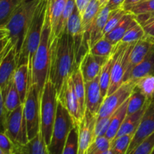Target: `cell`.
<instances>
[{"label": "cell", "instance_id": "1", "mask_svg": "<svg viewBox=\"0 0 154 154\" xmlns=\"http://www.w3.org/2000/svg\"><path fill=\"white\" fill-rule=\"evenodd\" d=\"M77 66L73 38L68 33L66 29L61 35L55 38L51 43V60L48 79L55 86L57 98Z\"/></svg>", "mask_w": 154, "mask_h": 154}, {"label": "cell", "instance_id": "2", "mask_svg": "<svg viewBox=\"0 0 154 154\" xmlns=\"http://www.w3.org/2000/svg\"><path fill=\"white\" fill-rule=\"evenodd\" d=\"M51 26L47 13L40 43L33 57L31 66L32 84L35 85L41 99L45 83L49 78L51 60Z\"/></svg>", "mask_w": 154, "mask_h": 154}, {"label": "cell", "instance_id": "3", "mask_svg": "<svg viewBox=\"0 0 154 154\" xmlns=\"http://www.w3.org/2000/svg\"><path fill=\"white\" fill-rule=\"evenodd\" d=\"M41 0H23L17 7L5 28L8 30L11 43L16 50L17 58L20 57L24 38L29 29L33 14Z\"/></svg>", "mask_w": 154, "mask_h": 154}, {"label": "cell", "instance_id": "4", "mask_svg": "<svg viewBox=\"0 0 154 154\" xmlns=\"http://www.w3.org/2000/svg\"><path fill=\"white\" fill-rule=\"evenodd\" d=\"M48 0H41L39 2L24 38L20 54L18 58L17 66L23 63H29L31 70L32 61L42 38L48 13Z\"/></svg>", "mask_w": 154, "mask_h": 154}, {"label": "cell", "instance_id": "5", "mask_svg": "<svg viewBox=\"0 0 154 154\" xmlns=\"http://www.w3.org/2000/svg\"><path fill=\"white\" fill-rule=\"evenodd\" d=\"M57 93L55 86L48 79L40 99V131L47 147L50 144L57 108Z\"/></svg>", "mask_w": 154, "mask_h": 154}, {"label": "cell", "instance_id": "6", "mask_svg": "<svg viewBox=\"0 0 154 154\" xmlns=\"http://www.w3.org/2000/svg\"><path fill=\"white\" fill-rule=\"evenodd\" d=\"M75 125V120L68 110L58 100L51 140L48 147L49 154H63L68 135Z\"/></svg>", "mask_w": 154, "mask_h": 154}, {"label": "cell", "instance_id": "7", "mask_svg": "<svg viewBox=\"0 0 154 154\" xmlns=\"http://www.w3.org/2000/svg\"><path fill=\"white\" fill-rule=\"evenodd\" d=\"M136 42L125 43L120 42L114 45L112 53L113 65L111 69V84L108 89V95L114 93L123 83V77L126 72L128 57Z\"/></svg>", "mask_w": 154, "mask_h": 154}, {"label": "cell", "instance_id": "8", "mask_svg": "<svg viewBox=\"0 0 154 154\" xmlns=\"http://www.w3.org/2000/svg\"><path fill=\"white\" fill-rule=\"evenodd\" d=\"M23 114L26 124L28 139L40 132V99L35 85L32 84L23 103Z\"/></svg>", "mask_w": 154, "mask_h": 154}, {"label": "cell", "instance_id": "9", "mask_svg": "<svg viewBox=\"0 0 154 154\" xmlns=\"http://www.w3.org/2000/svg\"><path fill=\"white\" fill-rule=\"evenodd\" d=\"M5 133L11 140L14 147H18L28 142L26 124L23 114V104L7 115Z\"/></svg>", "mask_w": 154, "mask_h": 154}, {"label": "cell", "instance_id": "10", "mask_svg": "<svg viewBox=\"0 0 154 154\" xmlns=\"http://www.w3.org/2000/svg\"><path fill=\"white\" fill-rule=\"evenodd\" d=\"M135 87V82L127 81L123 82L117 90L108 95L104 99L99 109L97 118L111 116L132 94Z\"/></svg>", "mask_w": 154, "mask_h": 154}, {"label": "cell", "instance_id": "11", "mask_svg": "<svg viewBox=\"0 0 154 154\" xmlns=\"http://www.w3.org/2000/svg\"><path fill=\"white\" fill-rule=\"evenodd\" d=\"M57 99L66 107V108L75 120V124L78 126L82 120L84 113L81 109L78 96L75 93L71 75L66 81Z\"/></svg>", "mask_w": 154, "mask_h": 154}, {"label": "cell", "instance_id": "12", "mask_svg": "<svg viewBox=\"0 0 154 154\" xmlns=\"http://www.w3.org/2000/svg\"><path fill=\"white\" fill-rule=\"evenodd\" d=\"M97 117L85 110L84 117L78 126L79 150L78 154H87L89 147L94 140V129Z\"/></svg>", "mask_w": 154, "mask_h": 154}, {"label": "cell", "instance_id": "13", "mask_svg": "<svg viewBox=\"0 0 154 154\" xmlns=\"http://www.w3.org/2000/svg\"><path fill=\"white\" fill-rule=\"evenodd\" d=\"M154 132V99L150 102L144 112L141 123L133 135L127 153L131 154L135 147L147 136Z\"/></svg>", "mask_w": 154, "mask_h": 154}, {"label": "cell", "instance_id": "14", "mask_svg": "<svg viewBox=\"0 0 154 154\" xmlns=\"http://www.w3.org/2000/svg\"><path fill=\"white\" fill-rule=\"evenodd\" d=\"M17 68L16 50L11 43L0 63V88L4 91L14 78Z\"/></svg>", "mask_w": 154, "mask_h": 154}, {"label": "cell", "instance_id": "15", "mask_svg": "<svg viewBox=\"0 0 154 154\" xmlns=\"http://www.w3.org/2000/svg\"><path fill=\"white\" fill-rule=\"evenodd\" d=\"M108 59V57L93 55L90 51H87L81 59L79 64L84 82H88L96 78Z\"/></svg>", "mask_w": 154, "mask_h": 154}, {"label": "cell", "instance_id": "16", "mask_svg": "<svg viewBox=\"0 0 154 154\" xmlns=\"http://www.w3.org/2000/svg\"><path fill=\"white\" fill-rule=\"evenodd\" d=\"M103 100L99 85V75L93 80L85 83V110L97 117Z\"/></svg>", "mask_w": 154, "mask_h": 154}, {"label": "cell", "instance_id": "17", "mask_svg": "<svg viewBox=\"0 0 154 154\" xmlns=\"http://www.w3.org/2000/svg\"><path fill=\"white\" fill-rule=\"evenodd\" d=\"M153 45V42L144 37L135 44L128 57L126 72L123 77V82H126L129 80L132 69L142 61Z\"/></svg>", "mask_w": 154, "mask_h": 154}, {"label": "cell", "instance_id": "18", "mask_svg": "<svg viewBox=\"0 0 154 154\" xmlns=\"http://www.w3.org/2000/svg\"><path fill=\"white\" fill-rule=\"evenodd\" d=\"M14 83L20 94L21 102L23 104L32 85L31 70L29 63L17 66L14 75Z\"/></svg>", "mask_w": 154, "mask_h": 154}, {"label": "cell", "instance_id": "19", "mask_svg": "<svg viewBox=\"0 0 154 154\" xmlns=\"http://www.w3.org/2000/svg\"><path fill=\"white\" fill-rule=\"evenodd\" d=\"M111 10L108 5L101 8L99 13L95 17L89 31V46L92 47L96 42L103 37V30L105 29L108 18Z\"/></svg>", "mask_w": 154, "mask_h": 154}, {"label": "cell", "instance_id": "20", "mask_svg": "<svg viewBox=\"0 0 154 154\" xmlns=\"http://www.w3.org/2000/svg\"><path fill=\"white\" fill-rule=\"evenodd\" d=\"M151 101L152 100H147L144 106L141 110L134 113V114L126 116L124 121L123 122L121 126L119 129L116 137L121 136L123 135H135V132L137 131L140 123H141L144 112L146 111Z\"/></svg>", "mask_w": 154, "mask_h": 154}, {"label": "cell", "instance_id": "21", "mask_svg": "<svg viewBox=\"0 0 154 154\" xmlns=\"http://www.w3.org/2000/svg\"><path fill=\"white\" fill-rule=\"evenodd\" d=\"M148 75H154V45L142 61L132 69L128 81L135 82L140 78Z\"/></svg>", "mask_w": 154, "mask_h": 154}, {"label": "cell", "instance_id": "22", "mask_svg": "<svg viewBox=\"0 0 154 154\" xmlns=\"http://www.w3.org/2000/svg\"><path fill=\"white\" fill-rule=\"evenodd\" d=\"M13 154H49V153L40 131L25 144L14 147Z\"/></svg>", "mask_w": 154, "mask_h": 154}, {"label": "cell", "instance_id": "23", "mask_svg": "<svg viewBox=\"0 0 154 154\" xmlns=\"http://www.w3.org/2000/svg\"><path fill=\"white\" fill-rule=\"evenodd\" d=\"M135 20V16L131 12L127 11L120 19L117 25L107 35L103 37L106 38L112 45H115L121 42L123 35L132 26Z\"/></svg>", "mask_w": 154, "mask_h": 154}, {"label": "cell", "instance_id": "24", "mask_svg": "<svg viewBox=\"0 0 154 154\" xmlns=\"http://www.w3.org/2000/svg\"><path fill=\"white\" fill-rule=\"evenodd\" d=\"M101 9L99 0H90L82 14V26L84 29V41L89 46V31L95 17ZM90 48V46H89Z\"/></svg>", "mask_w": 154, "mask_h": 154}, {"label": "cell", "instance_id": "25", "mask_svg": "<svg viewBox=\"0 0 154 154\" xmlns=\"http://www.w3.org/2000/svg\"><path fill=\"white\" fill-rule=\"evenodd\" d=\"M2 94L4 97L5 109L7 115L23 104L19 93L14 83V78L9 83L5 90L2 92Z\"/></svg>", "mask_w": 154, "mask_h": 154}, {"label": "cell", "instance_id": "26", "mask_svg": "<svg viewBox=\"0 0 154 154\" xmlns=\"http://www.w3.org/2000/svg\"><path fill=\"white\" fill-rule=\"evenodd\" d=\"M128 100H129V99L113 114L109 128H108L106 135H105V136L109 138L111 141H112L116 137L119 129L120 128L122 123L124 121L125 118L127 115Z\"/></svg>", "mask_w": 154, "mask_h": 154}, {"label": "cell", "instance_id": "27", "mask_svg": "<svg viewBox=\"0 0 154 154\" xmlns=\"http://www.w3.org/2000/svg\"><path fill=\"white\" fill-rule=\"evenodd\" d=\"M67 0H48V11L49 14L50 21L51 26V42L52 43L53 36L57 28V23L60 16L66 7Z\"/></svg>", "mask_w": 154, "mask_h": 154}, {"label": "cell", "instance_id": "28", "mask_svg": "<svg viewBox=\"0 0 154 154\" xmlns=\"http://www.w3.org/2000/svg\"><path fill=\"white\" fill-rule=\"evenodd\" d=\"M75 93L78 96L83 112H85V82L79 66H77L71 75Z\"/></svg>", "mask_w": 154, "mask_h": 154}, {"label": "cell", "instance_id": "29", "mask_svg": "<svg viewBox=\"0 0 154 154\" xmlns=\"http://www.w3.org/2000/svg\"><path fill=\"white\" fill-rule=\"evenodd\" d=\"M113 65V55L111 54L106 63L102 68L100 74H99V85H100L101 93L103 99L108 96V91L111 84V69Z\"/></svg>", "mask_w": 154, "mask_h": 154}, {"label": "cell", "instance_id": "30", "mask_svg": "<svg viewBox=\"0 0 154 154\" xmlns=\"http://www.w3.org/2000/svg\"><path fill=\"white\" fill-rule=\"evenodd\" d=\"M23 0H0V27H5Z\"/></svg>", "mask_w": 154, "mask_h": 154}, {"label": "cell", "instance_id": "31", "mask_svg": "<svg viewBox=\"0 0 154 154\" xmlns=\"http://www.w3.org/2000/svg\"><path fill=\"white\" fill-rule=\"evenodd\" d=\"M75 5H75V0H67L66 7H65L63 13H62L61 16H60V20L58 21V23H57V28H56L55 32H54L52 42L54 41V39L55 38L60 36L66 31V29H67L68 21H69L71 14L73 12Z\"/></svg>", "mask_w": 154, "mask_h": 154}, {"label": "cell", "instance_id": "32", "mask_svg": "<svg viewBox=\"0 0 154 154\" xmlns=\"http://www.w3.org/2000/svg\"><path fill=\"white\" fill-rule=\"evenodd\" d=\"M149 99L141 92L137 89H134L132 94L129 96L127 105V115L134 114L141 110ZM126 115V116H127Z\"/></svg>", "mask_w": 154, "mask_h": 154}, {"label": "cell", "instance_id": "33", "mask_svg": "<svg viewBox=\"0 0 154 154\" xmlns=\"http://www.w3.org/2000/svg\"><path fill=\"white\" fill-rule=\"evenodd\" d=\"M78 150H79V132H78V126L75 125L71 129L68 135L63 154H78Z\"/></svg>", "mask_w": 154, "mask_h": 154}, {"label": "cell", "instance_id": "34", "mask_svg": "<svg viewBox=\"0 0 154 154\" xmlns=\"http://www.w3.org/2000/svg\"><path fill=\"white\" fill-rule=\"evenodd\" d=\"M114 45H112L106 38L102 37L90 48V52L93 55L99 57H109L112 54Z\"/></svg>", "mask_w": 154, "mask_h": 154}, {"label": "cell", "instance_id": "35", "mask_svg": "<svg viewBox=\"0 0 154 154\" xmlns=\"http://www.w3.org/2000/svg\"><path fill=\"white\" fill-rule=\"evenodd\" d=\"M135 89L143 93L149 100L154 99V75H148L135 81Z\"/></svg>", "mask_w": 154, "mask_h": 154}, {"label": "cell", "instance_id": "36", "mask_svg": "<svg viewBox=\"0 0 154 154\" xmlns=\"http://www.w3.org/2000/svg\"><path fill=\"white\" fill-rule=\"evenodd\" d=\"M132 138V135H123L114 138L111 143V149L114 154L127 153Z\"/></svg>", "mask_w": 154, "mask_h": 154}, {"label": "cell", "instance_id": "37", "mask_svg": "<svg viewBox=\"0 0 154 154\" xmlns=\"http://www.w3.org/2000/svg\"><path fill=\"white\" fill-rule=\"evenodd\" d=\"M144 36V31L142 26L135 19L129 29L126 32L121 42L125 43L136 42Z\"/></svg>", "mask_w": 154, "mask_h": 154}, {"label": "cell", "instance_id": "38", "mask_svg": "<svg viewBox=\"0 0 154 154\" xmlns=\"http://www.w3.org/2000/svg\"><path fill=\"white\" fill-rule=\"evenodd\" d=\"M111 141L105 135L95 138L87 150V154H104L111 148Z\"/></svg>", "mask_w": 154, "mask_h": 154}, {"label": "cell", "instance_id": "39", "mask_svg": "<svg viewBox=\"0 0 154 154\" xmlns=\"http://www.w3.org/2000/svg\"><path fill=\"white\" fill-rule=\"evenodd\" d=\"M126 12L127 11H124L123 8H121L111 11V13H110L109 14V17H108V18L106 24H105V29H104L103 30V36H105V35L109 33L117 25V23H118L119 21L120 20L122 17H123Z\"/></svg>", "mask_w": 154, "mask_h": 154}, {"label": "cell", "instance_id": "40", "mask_svg": "<svg viewBox=\"0 0 154 154\" xmlns=\"http://www.w3.org/2000/svg\"><path fill=\"white\" fill-rule=\"evenodd\" d=\"M154 149V132L146 137L131 154H152Z\"/></svg>", "mask_w": 154, "mask_h": 154}, {"label": "cell", "instance_id": "41", "mask_svg": "<svg viewBox=\"0 0 154 154\" xmlns=\"http://www.w3.org/2000/svg\"><path fill=\"white\" fill-rule=\"evenodd\" d=\"M135 16L154 12V0H144L138 2L129 10Z\"/></svg>", "mask_w": 154, "mask_h": 154}, {"label": "cell", "instance_id": "42", "mask_svg": "<svg viewBox=\"0 0 154 154\" xmlns=\"http://www.w3.org/2000/svg\"><path fill=\"white\" fill-rule=\"evenodd\" d=\"M112 115L109 116V117L96 119L94 129V139L97 137L104 136L106 135V132L109 128L110 123H111Z\"/></svg>", "mask_w": 154, "mask_h": 154}, {"label": "cell", "instance_id": "43", "mask_svg": "<svg viewBox=\"0 0 154 154\" xmlns=\"http://www.w3.org/2000/svg\"><path fill=\"white\" fill-rule=\"evenodd\" d=\"M144 31V38L154 44V17L148 18L141 23Z\"/></svg>", "mask_w": 154, "mask_h": 154}, {"label": "cell", "instance_id": "44", "mask_svg": "<svg viewBox=\"0 0 154 154\" xmlns=\"http://www.w3.org/2000/svg\"><path fill=\"white\" fill-rule=\"evenodd\" d=\"M14 144L5 132H0V148L5 154H13Z\"/></svg>", "mask_w": 154, "mask_h": 154}, {"label": "cell", "instance_id": "45", "mask_svg": "<svg viewBox=\"0 0 154 154\" xmlns=\"http://www.w3.org/2000/svg\"><path fill=\"white\" fill-rule=\"evenodd\" d=\"M7 114L4 105V97L0 88V132H5V122Z\"/></svg>", "mask_w": 154, "mask_h": 154}, {"label": "cell", "instance_id": "46", "mask_svg": "<svg viewBox=\"0 0 154 154\" xmlns=\"http://www.w3.org/2000/svg\"><path fill=\"white\" fill-rule=\"evenodd\" d=\"M75 5H76L77 8H78V10L79 11L81 16H82L84 11H85L86 8L87 7L88 4L90 3V0H75Z\"/></svg>", "mask_w": 154, "mask_h": 154}, {"label": "cell", "instance_id": "47", "mask_svg": "<svg viewBox=\"0 0 154 154\" xmlns=\"http://www.w3.org/2000/svg\"><path fill=\"white\" fill-rule=\"evenodd\" d=\"M141 1V0H125L124 2L122 5L121 8H123V10L126 11H129V10H130L133 6H135V5H137Z\"/></svg>", "mask_w": 154, "mask_h": 154}, {"label": "cell", "instance_id": "48", "mask_svg": "<svg viewBox=\"0 0 154 154\" xmlns=\"http://www.w3.org/2000/svg\"><path fill=\"white\" fill-rule=\"evenodd\" d=\"M124 1L125 0H108L106 5H108L109 7V8L112 11L114 10V9L121 8L122 5L124 2Z\"/></svg>", "mask_w": 154, "mask_h": 154}, {"label": "cell", "instance_id": "49", "mask_svg": "<svg viewBox=\"0 0 154 154\" xmlns=\"http://www.w3.org/2000/svg\"><path fill=\"white\" fill-rule=\"evenodd\" d=\"M11 44V41L9 37L5 38L0 40V56L5 52V51L7 50V48H8V46Z\"/></svg>", "mask_w": 154, "mask_h": 154}, {"label": "cell", "instance_id": "50", "mask_svg": "<svg viewBox=\"0 0 154 154\" xmlns=\"http://www.w3.org/2000/svg\"><path fill=\"white\" fill-rule=\"evenodd\" d=\"M152 17H154V12H152V13L150 14H146L138 15V16H135V19L137 20V21H138L139 23H141V22L146 20L148 19V18Z\"/></svg>", "mask_w": 154, "mask_h": 154}, {"label": "cell", "instance_id": "51", "mask_svg": "<svg viewBox=\"0 0 154 154\" xmlns=\"http://www.w3.org/2000/svg\"><path fill=\"white\" fill-rule=\"evenodd\" d=\"M8 30L5 27H0V40L8 37Z\"/></svg>", "mask_w": 154, "mask_h": 154}, {"label": "cell", "instance_id": "52", "mask_svg": "<svg viewBox=\"0 0 154 154\" xmlns=\"http://www.w3.org/2000/svg\"><path fill=\"white\" fill-rule=\"evenodd\" d=\"M108 0H99V3H100L101 8H103L104 6H105L108 3Z\"/></svg>", "mask_w": 154, "mask_h": 154}, {"label": "cell", "instance_id": "53", "mask_svg": "<svg viewBox=\"0 0 154 154\" xmlns=\"http://www.w3.org/2000/svg\"><path fill=\"white\" fill-rule=\"evenodd\" d=\"M10 45H11V44H10ZM9 46H10V45H9ZM9 46H8V48H9ZM8 48H7V50H8ZM7 50H6V51H5V52H4V53H3V54H2V55H1V56H0V63H1V61H2V60L3 57H4L5 54V53H6V51H7Z\"/></svg>", "mask_w": 154, "mask_h": 154}, {"label": "cell", "instance_id": "54", "mask_svg": "<svg viewBox=\"0 0 154 154\" xmlns=\"http://www.w3.org/2000/svg\"><path fill=\"white\" fill-rule=\"evenodd\" d=\"M0 154H5V152L3 151V150H2L1 148H0Z\"/></svg>", "mask_w": 154, "mask_h": 154}, {"label": "cell", "instance_id": "55", "mask_svg": "<svg viewBox=\"0 0 154 154\" xmlns=\"http://www.w3.org/2000/svg\"><path fill=\"white\" fill-rule=\"evenodd\" d=\"M152 154H154V149H153V152H152Z\"/></svg>", "mask_w": 154, "mask_h": 154}, {"label": "cell", "instance_id": "56", "mask_svg": "<svg viewBox=\"0 0 154 154\" xmlns=\"http://www.w3.org/2000/svg\"><path fill=\"white\" fill-rule=\"evenodd\" d=\"M141 1H144V0H141Z\"/></svg>", "mask_w": 154, "mask_h": 154}]
</instances>
